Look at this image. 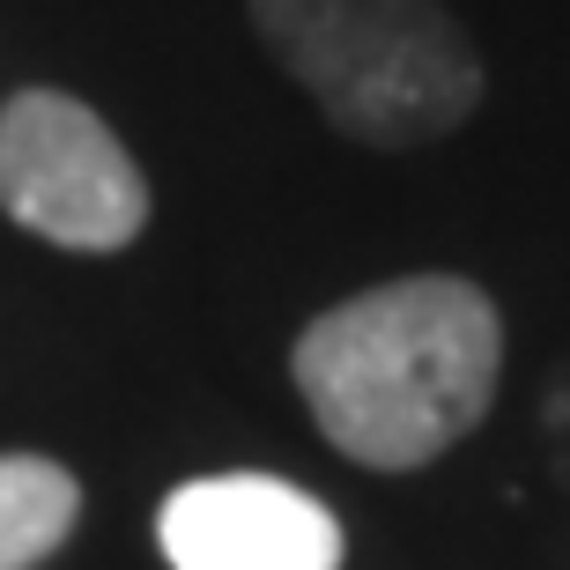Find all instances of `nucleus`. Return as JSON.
Segmentation results:
<instances>
[{
    "instance_id": "2",
    "label": "nucleus",
    "mask_w": 570,
    "mask_h": 570,
    "mask_svg": "<svg viewBox=\"0 0 570 570\" xmlns=\"http://www.w3.org/2000/svg\"><path fill=\"white\" fill-rule=\"evenodd\" d=\"M253 22L312 105L371 148L438 141L482 105V60L438 0H253Z\"/></svg>"
},
{
    "instance_id": "5",
    "label": "nucleus",
    "mask_w": 570,
    "mask_h": 570,
    "mask_svg": "<svg viewBox=\"0 0 570 570\" xmlns=\"http://www.w3.org/2000/svg\"><path fill=\"white\" fill-rule=\"evenodd\" d=\"M82 519V482L45 452H0V570H38Z\"/></svg>"
},
{
    "instance_id": "1",
    "label": "nucleus",
    "mask_w": 570,
    "mask_h": 570,
    "mask_svg": "<svg viewBox=\"0 0 570 570\" xmlns=\"http://www.w3.org/2000/svg\"><path fill=\"white\" fill-rule=\"evenodd\" d=\"M289 371L334 452L401 474L489 415L504 326L474 282L407 275L318 312L296 334Z\"/></svg>"
},
{
    "instance_id": "3",
    "label": "nucleus",
    "mask_w": 570,
    "mask_h": 570,
    "mask_svg": "<svg viewBox=\"0 0 570 570\" xmlns=\"http://www.w3.org/2000/svg\"><path fill=\"white\" fill-rule=\"evenodd\" d=\"M0 215L67 253H119L148 223V186L82 97L22 89L0 105Z\"/></svg>"
},
{
    "instance_id": "4",
    "label": "nucleus",
    "mask_w": 570,
    "mask_h": 570,
    "mask_svg": "<svg viewBox=\"0 0 570 570\" xmlns=\"http://www.w3.org/2000/svg\"><path fill=\"white\" fill-rule=\"evenodd\" d=\"M170 570H341L334 511L275 474H208L156 511Z\"/></svg>"
}]
</instances>
